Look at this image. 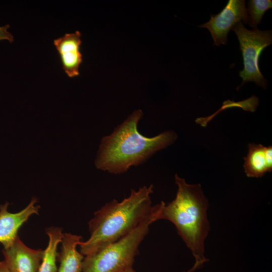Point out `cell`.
Listing matches in <instances>:
<instances>
[{"mask_svg":"<svg viewBox=\"0 0 272 272\" xmlns=\"http://www.w3.org/2000/svg\"><path fill=\"white\" fill-rule=\"evenodd\" d=\"M10 25L8 24L0 26V40H7L10 43L14 41V36L8 31Z\"/></svg>","mask_w":272,"mask_h":272,"instance_id":"14","label":"cell"},{"mask_svg":"<svg viewBox=\"0 0 272 272\" xmlns=\"http://www.w3.org/2000/svg\"><path fill=\"white\" fill-rule=\"evenodd\" d=\"M82 237L72 233L63 234L61 250L57 253L59 266L57 272H82L84 255L77 247Z\"/></svg>","mask_w":272,"mask_h":272,"instance_id":"10","label":"cell"},{"mask_svg":"<svg viewBox=\"0 0 272 272\" xmlns=\"http://www.w3.org/2000/svg\"><path fill=\"white\" fill-rule=\"evenodd\" d=\"M175 181L178 187L175 198L167 205L161 202L158 219L168 220L174 225L194 257L195 263L202 265L207 260L205 241L210 230L208 200L199 184H188L177 174Z\"/></svg>","mask_w":272,"mask_h":272,"instance_id":"3","label":"cell"},{"mask_svg":"<svg viewBox=\"0 0 272 272\" xmlns=\"http://www.w3.org/2000/svg\"><path fill=\"white\" fill-rule=\"evenodd\" d=\"M244 168L248 177H261L272 170V147L249 144L248 153L244 158Z\"/></svg>","mask_w":272,"mask_h":272,"instance_id":"11","label":"cell"},{"mask_svg":"<svg viewBox=\"0 0 272 272\" xmlns=\"http://www.w3.org/2000/svg\"><path fill=\"white\" fill-rule=\"evenodd\" d=\"M272 8L271 0H250L248 3L247 10L248 23L253 29L260 24L264 13Z\"/></svg>","mask_w":272,"mask_h":272,"instance_id":"13","label":"cell"},{"mask_svg":"<svg viewBox=\"0 0 272 272\" xmlns=\"http://www.w3.org/2000/svg\"><path fill=\"white\" fill-rule=\"evenodd\" d=\"M196 269H197L196 267L195 266H194V265H193V266L186 272H194ZM123 272H135V271L133 269V268H132V266H131V267H129L126 268Z\"/></svg>","mask_w":272,"mask_h":272,"instance_id":"15","label":"cell"},{"mask_svg":"<svg viewBox=\"0 0 272 272\" xmlns=\"http://www.w3.org/2000/svg\"><path fill=\"white\" fill-rule=\"evenodd\" d=\"M160 203L153 206L151 214L126 236L86 255L82 271L123 272L132 266L141 243L148 234L151 225L158 220Z\"/></svg>","mask_w":272,"mask_h":272,"instance_id":"4","label":"cell"},{"mask_svg":"<svg viewBox=\"0 0 272 272\" xmlns=\"http://www.w3.org/2000/svg\"><path fill=\"white\" fill-rule=\"evenodd\" d=\"M0 272H10L4 260L0 261Z\"/></svg>","mask_w":272,"mask_h":272,"instance_id":"16","label":"cell"},{"mask_svg":"<svg viewBox=\"0 0 272 272\" xmlns=\"http://www.w3.org/2000/svg\"><path fill=\"white\" fill-rule=\"evenodd\" d=\"M153 192L152 184L131 189L127 197L113 199L95 212L88 223L90 236L79 244L80 252L86 256L132 231L152 213Z\"/></svg>","mask_w":272,"mask_h":272,"instance_id":"2","label":"cell"},{"mask_svg":"<svg viewBox=\"0 0 272 272\" xmlns=\"http://www.w3.org/2000/svg\"><path fill=\"white\" fill-rule=\"evenodd\" d=\"M248 16L244 0H229L224 9L218 14L211 15L210 20L200 26L210 32L214 45L226 44L230 29L239 22L248 23Z\"/></svg>","mask_w":272,"mask_h":272,"instance_id":"6","label":"cell"},{"mask_svg":"<svg viewBox=\"0 0 272 272\" xmlns=\"http://www.w3.org/2000/svg\"><path fill=\"white\" fill-rule=\"evenodd\" d=\"M81 33L76 31L66 33L53 40V44L59 55L62 67L70 78L80 75L79 68L83 61L80 51Z\"/></svg>","mask_w":272,"mask_h":272,"instance_id":"9","label":"cell"},{"mask_svg":"<svg viewBox=\"0 0 272 272\" xmlns=\"http://www.w3.org/2000/svg\"><path fill=\"white\" fill-rule=\"evenodd\" d=\"M2 252L10 272H38L44 250L29 248L18 236L10 247L3 248Z\"/></svg>","mask_w":272,"mask_h":272,"instance_id":"7","label":"cell"},{"mask_svg":"<svg viewBox=\"0 0 272 272\" xmlns=\"http://www.w3.org/2000/svg\"><path fill=\"white\" fill-rule=\"evenodd\" d=\"M37 199L32 198L24 209L17 213L9 211V203L0 205V243L4 248L10 247L18 235L21 226L34 214H38L40 206Z\"/></svg>","mask_w":272,"mask_h":272,"instance_id":"8","label":"cell"},{"mask_svg":"<svg viewBox=\"0 0 272 272\" xmlns=\"http://www.w3.org/2000/svg\"><path fill=\"white\" fill-rule=\"evenodd\" d=\"M49 241L44 250L43 256L38 272H57V246L61 242L63 233L59 227H51L46 230Z\"/></svg>","mask_w":272,"mask_h":272,"instance_id":"12","label":"cell"},{"mask_svg":"<svg viewBox=\"0 0 272 272\" xmlns=\"http://www.w3.org/2000/svg\"><path fill=\"white\" fill-rule=\"evenodd\" d=\"M236 34L243 59L244 68L239 72L242 84L254 82L265 89L267 80L259 69V58L263 50L272 42L271 30L261 31L257 28L250 30L242 22L236 23L231 29Z\"/></svg>","mask_w":272,"mask_h":272,"instance_id":"5","label":"cell"},{"mask_svg":"<svg viewBox=\"0 0 272 272\" xmlns=\"http://www.w3.org/2000/svg\"><path fill=\"white\" fill-rule=\"evenodd\" d=\"M143 115L141 109L135 110L112 133L102 139L95 161L97 169L115 174L124 173L176 141L177 136L173 131L152 138L140 133L138 125Z\"/></svg>","mask_w":272,"mask_h":272,"instance_id":"1","label":"cell"}]
</instances>
